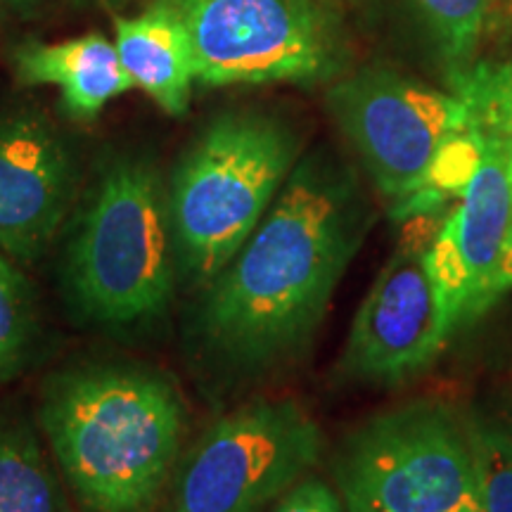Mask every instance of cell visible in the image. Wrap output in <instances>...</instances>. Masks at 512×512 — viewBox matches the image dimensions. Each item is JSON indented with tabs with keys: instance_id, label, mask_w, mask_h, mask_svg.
Returning a JSON list of instances; mask_svg holds the SVG:
<instances>
[{
	"instance_id": "obj_1",
	"label": "cell",
	"mask_w": 512,
	"mask_h": 512,
	"mask_svg": "<svg viewBox=\"0 0 512 512\" xmlns=\"http://www.w3.org/2000/svg\"><path fill=\"white\" fill-rule=\"evenodd\" d=\"M366 233L354 185L320 162L292 171L271 209L197 304L214 366L261 375L309 347Z\"/></svg>"
},
{
	"instance_id": "obj_5",
	"label": "cell",
	"mask_w": 512,
	"mask_h": 512,
	"mask_svg": "<svg viewBox=\"0 0 512 512\" xmlns=\"http://www.w3.org/2000/svg\"><path fill=\"white\" fill-rule=\"evenodd\" d=\"M335 472L347 512H484L465 420L439 401L370 418Z\"/></svg>"
},
{
	"instance_id": "obj_16",
	"label": "cell",
	"mask_w": 512,
	"mask_h": 512,
	"mask_svg": "<svg viewBox=\"0 0 512 512\" xmlns=\"http://www.w3.org/2000/svg\"><path fill=\"white\" fill-rule=\"evenodd\" d=\"M465 430L484 512H512V415L472 413Z\"/></svg>"
},
{
	"instance_id": "obj_8",
	"label": "cell",
	"mask_w": 512,
	"mask_h": 512,
	"mask_svg": "<svg viewBox=\"0 0 512 512\" xmlns=\"http://www.w3.org/2000/svg\"><path fill=\"white\" fill-rule=\"evenodd\" d=\"M178 8L204 86L313 81L332 62L328 29L309 0H178Z\"/></svg>"
},
{
	"instance_id": "obj_3",
	"label": "cell",
	"mask_w": 512,
	"mask_h": 512,
	"mask_svg": "<svg viewBox=\"0 0 512 512\" xmlns=\"http://www.w3.org/2000/svg\"><path fill=\"white\" fill-rule=\"evenodd\" d=\"M64 290L83 318L112 330L147 325L174 299L178 266L169 200L147 159L102 171L64 249Z\"/></svg>"
},
{
	"instance_id": "obj_18",
	"label": "cell",
	"mask_w": 512,
	"mask_h": 512,
	"mask_svg": "<svg viewBox=\"0 0 512 512\" xmlns=\"http://www.w3.org/2000/svg\"><path fill=\"white\" fill-rule=\"evenodd\" d=\"M271 512H347L342 496L316 477H304L273 503Z\"/></svg>"
},
{
	"instance_id": "obj_19",
	"label": "cell",
	"mask_w": 512,
	"mask_h": 512,
	"mask_svg": "<svg viewBox=\"0 0 512 512\" xmlns=\"http://www.w3.org/2000/svg\"><path fill=\"white\" fill-rule=\"evenodd\" d=\"M501 280H503V287H505V292H508L510 287H512V228H510L508 242H505L503 268H501Z\"/></svg>"
},
{
	"instance_id": "obj_14",
	"label": "cell",
	"mask_w": 512,
	"mask_h": 512,
	"mask_svg": "<svg viewBox=\"0 0 512 512\" xmlns=\"http://www.w3.org/2000/svg\"><path fill=\"white\" fill-rule=\"evenodd\" d=\"M69 498L34 425L24 415L0 411V512H72Z\"/></svg>"
},
{
	"instance_id": "obj_15",
	"label": "cell",
	"mask_w": 512,
	"mask_h": 512,
	"mask_svg": "<svg viewBox=\"0 0 512 512\" xmlns=\"http://www.w3.org/2000/svg\"><path fill=\"white\" fill-rule=\"evenodd\" d=\"M41 316L27 273L0 249V387L24 373L34 356Z\"/></svg>"
},
{
	"instance_id": "obj_9",
	"label": "cell",
	"mask_w": 512,
	"mask_h": 512,
	"mask_svg": "<svg viewBox=\"0 0 512 512\" xmlns=\"http://www.w3.org/2000/svg\"><path fill=\"white\" fill-rule=\"evenodd\" d=\"M432 242L392 254L358 309L339 368L358 382L401 384L425 373L456 330L430 261Z\"/></svg>"
},
{
	"instance_id": "obj_17",
	"label": "cell",
	"mask_w": 512,
	"mask_h": 512,
	"mask_svg": "<svg viewBox=\"0 0 512 512\" xmlns=\"http://www.w3.org/2000/svg\"><path fill=\"white\" fill-rule=\"evenodd\" d=\"M422 17L437 36L441 53L463 64L475 53L484 29L486 0H415Z\"/></svg>"
},
{
	"instance_id": "obj_20",
	"label": "cell",
	"mask_w": 512,
	"mask_h": 512,
	"mask_svg": "<svg viewBox=\"0 0 512 512\" xmlns=\"http://www.w3.org/2000/svg\"><path fill=\"white\" fill-rule=\"evenodd\" d=\"M110 3H117V5H121V3H126V0H110Z\"/></svg>"
},
{
	"instance_id": "obj_21",
	"label": "cell",
	"mask_w": 512,
	"mask_h": 512,
	"mask_svg": "<svg viewBox=\"0 0 512 512\" xmlns=\"http://www.w3.org/2000/svg\"><path fill=\"white\" fill-rule=\"evenodd\" d=\"M505 3H508V8H510V12H512V0H505Z\"/></svg>"
},
{
	"instance_id": "obj_13",
	"label": "cell",
	"mask_w": 512,
	"mask_h": 512,
	"mask_svg": "<svg viewBox=\"0 0 512 512\" xmlns=\"http://www.w3.org/2000/svg\"><path fill=\"white\" fill-rule=\"evenodd\" d=\"M15 72L24 86H55L69 117L91 121L107 102L131 91L117 46L102 34L62 43H29L15 55Z\"/></svg>"
},
{
	"instance_id": "obj_12",
	"label": "cell",
	"mask_w": 512,
	"mask_h": 512,
	"mask_svg": "<svg viewBox=\"0 0 512 512\" xmlns=\"http://www.w3.org/2000/svg\"><path fill=\"white\" fill-rule=\"evenodd\" d=\"M114 46L133 86L171 117L188 112L195 60L178 0H157L140 15L119 19Z\"/></svg>"
},
{
	"instance_id": "obj_10",
	"label": "cell",
	"mask_w": 512,
	"mask_h": 512,
	"mask_svg": "<svg viewBox=\"0 0 512 512\" xmlns=\"http://www.w3.org/2000/svg\"><path fill=\"white\" fill-rule=\"evenodd\" d=\"M484 136L456 209L432 240L430 261L453 323H472L505 294L501 268L512 228V138Z\"/></svg>"
},
{
	"instance_id": "obj_11",
	"label": "cell",
	"mask_w": 512,
	"mask_h": 512,
	"mask_svg": "<svg viewBox=\"0 0 512 512\" xmlns=\"http://www.w3.org/2000/svg\"><path fill=\"white\" fill-rule=\"evenodd\" d=\"M76 162L38 112L0 114V249L17 264L48 252L74 207Z\"/></svg>"
},
{
	"instance_id": "obj_2",
	"label": "cell",
	"mask_w": 512,
	"mask_h": 512,
	"mask_svg": "<svg viewBox=\"0 0 512 512\" xmlns=\"http://www.w3.org/2000/svg\"><path fill=\"white\" fill-rule=\"evenodd\" d=\"M38 425L81 512H157L181 456L185 408L169 375L95 361L48 377Z\"/></svg>"
},
{
	"instance_id": "obj_7",
	"label": "cell",
	"mask_w": 512,
	"mask_h": 512,
	"mask_svg": "<svg viewBox=\"0 0 512 512\" xmlns=\"http://www.w3.org/2000/svg\"><path fill=\"white\" fill-rule=\"evenodd\" d=\"M328 102L377 190L396 209L437 204L430 185L441 152L475 128L458 95L373 69L337 83Z\"/></svg>"
},
{
	"instance_id": "obj_4",
	"label": "cell",
	"mask_w": 512,
	"mask_h": 512,
	"mask_svg": "<svg viewBox=\"0 0 512 512\" xmlns=\"http://www.w3.org/2000/svg\"><path fill=\"white\" fill-rule=\"evenodd\" d=\"M297 138L261 112L221 114L190 145L169 200L178 278L207 287L259 226L294 171Z\"/></svg>"
},
{
	"instance_id": "obj_22",
	"label": "cell",
	"mask_w": 512,
	"mask_h": 512,
	"mask_svg": "<svg viewBox=\"0 0 512 512\" xmlns=\"http://www.w3.org/2000/svg\"><path fill=\"white\" fill-rule=\"evenodd\" d=\"M510 178H512V157H510Z\"/></svg>"
},
{
	"instance_id": "obj_6",
	"label": "cell",
	"mask_w": 512,
	"mask_h": 512,
	"mask_svg": "<svg viewBox=\"0 0 512 512\" xmlns=\"http://www.w3.org/2000/svg\"><path fill=\"white\" fill-rule=\"evenodd\" d=\"M323 432L299 401L254 399L190 448L164 512H264L318 463Z\"/></svg>"
}]
</instances>
